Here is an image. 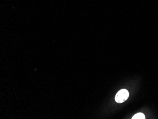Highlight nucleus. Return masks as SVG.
Returning <instances> with one entry per match:
<instances>
[{"mask_svg":"<svg viewBox=\"0 0 158 119\" xmlns=\"http://www.w3.org/2000/svg\"><path fill=\"white\" fill-rule=\"evenodd\" d=\"M129 94L127 89H123L119 91L115 96V101L117 103H122L128 98Z\"/></svg>","mask_w":158,"mask_h":119,"instance_id":"obj_1","label":"nucleus"},{"mask_svg":"<svg viewBox=\"0 0 158 119\" xmlns=\"http://www.w3.org/2000/svg\"><path fill=\"white\" fill-rule=\"evenodd\" d=\"M132 119H145V117L144 114L141 113H136L132 117Z\"/></svg>","mask_w":158,"mask_h":119,"instance_id":"obj_2","label":"nucleus"}]
</instances>
